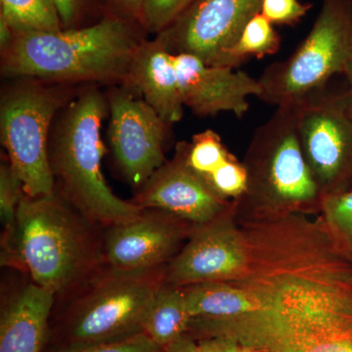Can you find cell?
Instances as JSON below:
<instances>
[{"label":"cell","mask_w":352,"mask_h":352,"mask_svg":"<svg viewBox=\"0 0 352 352\" xmlns=\"http://www.w3.org/2000/svg\"><path fill=\"white\" fill-rule=\"evenodd\" d=\"M132 203L147 210L168 212L195 227L221 219L226 205L205 178L189 168L185 143L138 190Z\"/></svg>","instance_id":"obj_14"},{"label":"cell","mask_w":352,"mask_h":352,"mask_svg":"<svg viewBox=\"0 0 352 352\" xmlns=\"http://www.w3.org/2000/svg\"><path fill=\"white\" fill-rule=\"evenodd\" d=\"M126 85L138 90L146 103L170 126L182 119L184 105L173 54L159 36L154 41L144 39L139 45Z\"/></svg>","instance_id":"obj_16"},{"label":"cell","mask_w":352,"mask_h":352,"mask_svg":"<svg viewBox=\"0 0 352 352\" xmlns=\"http://www.w3.org/2000/svg\"><path fill=\"white\" fill-rule=\"evenodd\" d=\"M0 18L6 21L14 32L64 30L52 0H0Z\"/></svg>","instance_id":"obj_21"},{"label":"cell","mask_w":352,"mask_h":352,"mask_svg":"<svg viewBox=\"0 0 352 352\" xmlns=\"http://www.w3.org/2000/svg\"><path fill=\"white\" fill-rule=\"evenodd\" d=\"M108 112V98L98 88L78 90L58 113L48 147L55 191L104 228L143 210L116 196L102 173L105 148L101 129Z\"/></svg>","instance_id":"obj_4"},{"label":"cell","mask_w":352,"mask_h":352,"mask_svg":"<svg viewBox=\"0 0 352 352\" xmlns=\"http://www.w3.org/2000/svg\"><path fill=\"white\" fill-rule=\"evenodd\" d=\"M183 105L198 117L222 112L243 118L250 109V97H259L258 80L242 71L212 66L193 55L173 54Z\"/></svg>","instance_id":"obj_15"},{"label":"cell","mask_w":352,"mask_h":352,"mask_svg":"<svg viewBox=\"0 0 352 352\" xmlns=\"http://www.w3.org/2000/svg\"><path fill=\"white\" fill-rule=\"evenodd\" d=\"M251 261L232 280L258 309L194 319L191 337H226L265 352H352V270L314 228H272L248 238Z\"/></svg>","instance_id":"obj_1"},{"label":"cell","mask_w":352,"mask_h":352,"mask_svg":"<svg viewBox=\"0 0 352 352\" xmlns=\"http://www.w3.org/2000/svg\"><path fill=\"white\" fill-rule=\"evenodd\" d=\"M323 208L331 228L352 251V189L324 197Z\"/></svg>","instance_id":"obj_25"},{"label":"cell","mask_w":352,"mask_h":352,"mask_svg":"<svg viewBox=\"0 0 352 352\" xmlns=\"http://www.w3.org/2000/svg\"><path fill=\"white\" fill-rule=\"evenodd\" d=\"M107 98L113 157L129 184L139 190L166 163L164 144L170 124L127 88H113Z\"/></svg>","instance_id":"obj_10"},{"label":"cell","mask_w":352,"mask_h":352,"mask_svg":"<svg viewBox=\"0 0 352 352\" xmlns=\"http://www.w3.org/2000/svg\"><path fill=\"white\" fill-rule=\"evenodd\" d=\"M263 0H195L157 34L171 54L193 55L215 66L258 14Z\"/></svg>","instance_id":"obj_11"},{"label":"cell","mask_w":352,"mask_h":352,"mask_svg":"<svg viewBox=\"0 0 352 352\" xmlns=\"http://www.w3.org/2000/svg\"><path fill=\"white\" fill-rule=\"evenodd\" d=\"M54 294L32 282L14 294L0 315V352H44L50 340Z\"/></svg>","instance_id":"obj_17"},{"label":"cell","mask_w":352,"mask_h":352,"mask_svg":"<svg viewBox=\"0 0 352 352\" xmlns=\"http://www.w3.org/2000/svg\"><path fill=\"white\" fill-rule=\"evenodd\" d=\"M248 180L247 168L237 163L232 156L207 178L208 184L222 198L244 195L248 188Z\"/></svg>","instance_id":"obj_26"},{"label":"cell","mask_w":352,"mask_h":352,"mask_svg":"<svg viewBox=\"0 0 352 352\" xmlns=\"http://www.w3.org/2000/svg\"><path fill=\"white\" fill-rule=\"evenodd\" d=\"M107 15L139 25L145 0H103Z\"/></svg>","instance_id":"obj_30"},{"label":"cell","mask_w":352,"mask_h":352,"mask_svg":"<svg viewBox=\"0 0 352 352\" xmlns=\"http://www.w3.org/2000/svg\"><path fill=\"white\" fill-rule=\"evenodd\" d=\"M186 223L157 210L143 208L133 219L104 228L106 265L119 270H151L168 265L188 231Z\"/></svg>","instance_id":"obj_13"},{"label":"cell","mask_w":352,"mask_h":352,"mask_svg":"<svg viewBox=\"0 0 352 352\" xmlns=\"http://www.w3.org/2000/svg\"><path fill=\"white\" fill-rule=\"evenodd\" d=\"M251 153L254 164L245 166L248 187L254 186L268 199L284 204L314 201L318 184L303 156L296 131L295 106H280L254 132Z\"/></svg>","instance_id":"obj_8"},{"label":"cell","mask_w":352,"mask_h":352,"mask_svg":"<svg viewBox=\"0 0 352 352\" xmlns=\"http://www.w3.org/2000/svg\"><path fill=\"white\" fill-rule=\"evenodd\" d=\"M166 265L143 270L106 265L75 293L60 300L61 310L50 323L47 346H89L142 333L150 305L166 280Z\"/></svg>","instance_id":"obj_5"},{"label":"cell","mask_w":352,"mask_h":352,"mask_svg":"<svg viewBox=\"0 0 352 352\" xmlns=\"http://www.w3.org/2000/svg\"><path fill=\"white\" fill-rule=\"evenodd\" d=\"M344 76L347 80V89L344 92V99H346L347 112L352 119V61L347 65Z\"/></svg>","instance_id":"obj_34"},{"label":"cell","mask_w":352,"mask_h":352,"mask_svg":"<svg viewBox=\"0 0 352 352\" xmlns=\"http://www.w3.org/2000/svg\"><path fill=\"white\" fill-rule=\"evenodd\" d=\"M352 61V0H322L311 29L283 61L270 65L258 78V98L289 105L327 87Z\"/></svg>","instance_id":"obj_7"},{"label":"cell","mask_w":352,"mask_h":352,"mask_svg":"<svg viewBox=\"0 0 352 352\" xmlns=\"http://www.w3.org/2000/svg\"><path fill=\"white\" fill-rule=\"evenodd\" d=\"M198 352H240V344L226 337H212L197 342Z\"/></svg>","instance_id":"obj_31"},{"label":"cell","mask_w":352,"mask_h":352,"mask_svg":"<svg viewBox=\"0 0 352 352\" xmlns=\"http://www.w3.org/2000/svg\"><path fill=\"white\" fill-rule=\"evenodd\" d=\"M191 320L184 289L164 282L146 315L143 333L166 349L188 333Z\"/></svg>","instance_id":"obj_19"},{"label":"cell","mask_w":352,"mask_h":352,"mask_svg":"<svg viewBox=\"0 0 352 352\" xmlns=\"http://www.w3.org/2000/svg\"><path fill=\"white\" fill-rule=\"evenodd\" d=\"M311 8L300 0H263L261 13L274 25H295Z\"/></svg>","instance_id":"obj_28"},{"label":"cell","mask_w":352,"mask_h":352,"mask_svg":"<svg viewBox=\"0 0 352 352\" xmlns=\"http://www.w3.org/2000/svg\"><path fill=\"white\" fill-rule=\"evenodd\" d=\"M164 349L157 346L145 333H139L131 337L112 342L89 346L52 349L50 352H164Z\"/></svg>","instance_id":"obj_27"},{"label":"cell","mask_w":352,"mask_h":352,"mask_svg":"<svg viewBox=\"0 0 352 352\" xmlns=\"http://www.w3.org/2000/svg\"><path fill=\"white\" fill-rule=\"evenodd\" d=\"M230 156L219 134L212 129L196 134L189 144L185 143L187 164L206 180Z\"/></svg>","instance_id":"obj_23"},{"label":"cell","mask_w":352,"mask_h":352,"mask_svg":"<svg viewBox=\"0 0 352 352\" xmlns=\"http://www.w3.org/2000/svg\"><path fill=\"white\" fill-rule=\"evenodd\" d=\"M292 104L303 156L319 189L342 193L352 170V119L344 92L326 87Z\"/></svg>","instance_id":"obj_9"},{"label":"cell","mask_w":352,"mask_h":352,"mask_svg":"<svg viewBox=\"0 0 352 352\" xmlns=\"http://www.w3.org/2000/svg\"><path fill=\"white\" fill-rule=\"evenodd\" d=\"M59 11L64 29H74L80 25L91 9L95 0H52Z\"/></svg>","instance_id":"obj_29"},{"label":"cell","mask_w":352,"mask_h":352,"mask_svg":"<svg viewBox=\"0 0 352 352\" xmlns=\"http://www.w3.org/2000/svg\"><path fill=\"white\" fill-rule=\"evenodd\" d=\"M164 352H198V346L195 339L191 336L185 335L166 346Z\"/></svg>","instance_id":"obj_32"},{"label":"cell","mask_w":352,"mask_h":352,"mask_svg":"<svg viewBox=\"0 0 352 352\" xmlns=\"http://www.w3.org/2000/svg\"><path fill=\"white\" fill-rule=\"evenodd\" d=\"M140 29L106 15L85 27L14 32L12 43L1 53L2 76L63 85H126L132 58L144 41Z\"/></svg>","instance_id":"obj_3"},{"label":"cell","mask_w":352,"mask_h":352,"mask_svg":"<svg viewBox=\"0 0 352 352\" xmlns=\"http://www.w3.org/2000/svg\"><path fill=\"white\" fill-rule=\"evenodd\" d=\"M250 261L247 238L226 220L219 219L195 227L188 243L166 265L164 282L186 287L232 281L245 274Z\"/></svg>","instance_id":"obj_12"},{"label":"cell","mask_w":352,"mask_h":352,"mask_svg":"<svg viewBox=\"0 0 352 352\" xmlns=\"http://www.w3.org/2000/svg\"><path fill=\"white\" fill-rule=\"evenodd\" d=\"M14 32L6 20L0 18V50L3 53L12 43Z\"/></svg>","instance_id":"obj_33"},{"label":"cell","mask_w":352,"mask_h":352,"mask_svg":"<svg viewBox=\"0 0 352 352\" xmlns=\"http://www.w3.org/2000/svg\"><path fill=\"white\" fill-rule=\"evenodd\" d=\"M6 266L29 275L32 283L62 300L105 267L104 227L56 191L25 195L18 208L13 254Z\"/></svg>","instance_id":"obj_2"},{"label":"cell","mask_w":352,"mask_h":352,"mask_svg":"<svg viewBox=\"0 0 352 352\" xmlns=\"http://www.w3.org/2000/svg\"><path fill=\"white\" fill-rule=\"evenodd\" d=\"M192 320L226 319L258 309L251 294L232 281L182 287Z\"/></svg>","instance_id":"obj_18"},{"label":"cell","mask_w":352,"mask_h":352,"mask_svg":"<svg viewBox=\"0 0 352 352\" xmlns=\"http://www.w3.org/2000/svg\"><path fill=\"white\" fill-rule=\"evenodd\" d=\"M240 352H265L261 349H252V347L240 346Z\"/></svg>","instance_id":"obj_35"},{"label":"cell","mask_w":352,"mask_h":352,"mask_svg":"<svg viewBox=\"0 0 352 352\" xmlns=\"http://www.w3.org/2000/svg\"><path fill=\"white\" fill-rule=\"evenodd\" d=\"M195 0H145L139 25L143 31L160 34L168 27Z\"/></svg>","instance_id":"obj_24"},{"label":"cell","mask_w":352,"mask_h":352,"mask_svg":"<svg viewBox=\"0 0 352 352\" xmlns=\"http://www.w3.org/2000/svg\"><path fill=\"white\" fill-rule=\"evenodd\" d=\"M280 45L281 38L274 25L259 13L245 25L239 38L222 53L215 66L235 69L250 58L275 54Z\"/></svg>","instance_id":"obj_20"},{"label":"cell","mask_w":352,"mask_h":352,"mask_svg":"<svg viewBox=\"0 0 352 352\" xmlns=\"http://www.w3.org/2000/svg\"><path fill=\"white\" fill-rule=\"evenodd\" d=\"M25 195L24 184L13 170L8 160L0 166V217L3 232L1 235V264L7 265L13 254L17 232L18 208Z\"/></svg>","instance_id":"obj_22"},{"label":"cell","mask_w":352,"mask_h":352,"mask_svg":"<svg viewBox=\"0 0 352 352\" xmlns=\"http://www.w3.org/2000/svg\"><path fill=\"white\" fill-rule=\"evenodd\" d=\"M78 92L72 85L21 80L2 94L1 142L25 195L55 191L48 155L51 129L58 113Z\"/></svg>","instance_id":"obj_6"}]
</instances>
